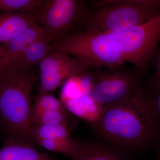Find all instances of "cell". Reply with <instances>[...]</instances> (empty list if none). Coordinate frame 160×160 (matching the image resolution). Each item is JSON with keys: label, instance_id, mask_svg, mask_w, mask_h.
<instances>
[{"label": "cell", "instance_id": "obj_23", "mask_svg": "<svg viewBox=\"0 0 160 160\" xmlns=\"http://www.w3.org/2000/svg\"><path fill=\"white\" fill-rule=\"evenodd\" d=\"M156 141H158V155H157V160H160V135Z\"/></svg>", "mask_w": 160, "mask_h": 160}, {"label": "cell", "instance_id": "obj_2", "mask_svg": "<svg viewBox=\"0 0 160 160\" xmlns=\"http://www.w3.org/2000/svg\"><path fill=\"white\" fill-rule=\"evenodd\" d=\"M38 79L33 67L15 63L0 72V130L33 146L31 94Z\"/></svg>", "mask_w": 160, "mask_h": 160}, {"label": "cell", "instance_id": "obj_18", "mask_svg": "<svg viewBox=\"0 0 160 160\" xmlns=\"http://www.w3.org/2000/svg\"><path fill=\"white\" fill-rule=\"evenodd\" d=\"M35 143L49 151L71 158L78 145V142L75 140L66 141L53 139H39L36 140Z\"/></svg>", "mask_w": 160, "mask_h": 160}, {"label": "cell", "instance_id": "obj_11", "mask_svg": "<svg viewBox=\"0 0 160 160\" xmlns=\"http://www.w3.org/2000/svg\"><path fill=\"white\" fill-rule=\"evenodd\" d=\"M72 160H129L125 152L108 144L95 141L78 142Z\"/></svg>", "mask_w": 160, "mask_h": 160}, {"label": "cell", "instance_id": "obj_1", "mask_svg": "<svg viewBox=\"0 0 160 160\" xmlns=\"http://www.w3.org/2000/svg\"><path fill=\"white\" fill-rule=\"evenodd\" d=\"M94 129L107 144L124 152L146 148L160 135L155 98L145 86L104 108Z\"/></svg>", "mask_w": 160, "mask_h": 160}, {"label": "cell", "instance_id": "obj_21", "mask_svg": "<svg viewBox=\"0 0 160 160\" xmlns=\"http://www.w3.org/2000/svg\"><path fill=\"white\" fill-rule=\"evenodd\" d=\"M11 64V59L8 51L2 46H0V72Z\"/></svg>", "mask_w": 160, "mask_h": 160}, {"label": "cell", "instance_id": "obj_9", "mask_svg": "<svg viewBox=\"0 0 160 160\" xmlns=\"http://www.w3.org/2000/svg\"><path fill=\"white\" fill-rule=\"evenodd\" d=\"M35 14L0 12V42L5 44L31 26L38 25Z\"/></svg>", "mask_w": 160, "mask_h": 160}, {"label": "cell", "instance_id": "obj_10", "mask_svg": "<svg viewBox=\"0 0 160 160\" xmlns=\"http://www.w3.org/2000/svg\"><path fill=\"white\" fill-rule=\"evenodd\" d=\"M0 160H57L45 152L36 150L34 146L15 138L3 139L0 149Z\"/></svg>", "mask_w": 160, "mask_h": 160}, {"label": "cell", "instance_id": "obj_20", "mask_svg": "<svg viewBox=\"0 0 160 160\" xmlns=\"http://www.w3.org/2000/svg\"><path fill=\"white\" fill-rule=\"evenodd\" d=\"M154 70L146 82V89L155 98L160 92V48L157 49L152 59Z\"/></svg>", "mask_w": 160, "mask_h": 160}, {"label": "cell", "instance_id": "obj_6", "mask_svg": "<svg viewBox=\"0 0 160 160\" xmlns=\"http://www.w3.org/2000/svg\"><path fill=\"white\" fill-rule=\"evenodd\" d=\"M109 34L126 63L147 72L160 42V14L141 25Z\"/></svg>", "mask_w": 160, "mask_h": 160}, {"label": "cell", "instance_id": "obj_7", "mask_svg": "<svg viewBox=\"0 0 160 160\" xmlns=\"http://www.w3.org/2000/svg\"><path fill=\"white\" fill-rule=\"evenodd\" d=\"M88 4L81 0H45L37 14L48 42L60 39L78 23H82Z\"/></svg>", "mask_w": 160, "mask_h": 160}, {"label": "cell", "instance_id": "obj_17", "mask_svg": "<svg viewBox=\"0 0 160 160\" xmlns=\"http://www.w3.org/2000/svg\"><path fill=\"white\" fill-rule=\"evenodd\" d=\"M45 0H0V12L37 14Z\"/></svg>", "mask_w": 160, "mask_h": 160}, {"label": "cell", "instance_id": "obj_16", "mask_svg": "<svg viewBox=\"0 0 160 160\" xmlns=\"http://www.w3.org/2000/svg\"><path fill=\"white\" fill-rule=\"evenodd\" d=\"M69 111H32L31 124L33 125H69Z\"/></svg>", "mask_w": 160, "mask_h": 160}, {"label": "cell", "instance_id": "obj_8", "mask_svg": "<svg viewBox=\"0 0 160 160\" xmlns=\"http://www.w3.org/2000/svg\"><path fill=\"white\" fill-rule=\"evenodd\" d=\"M39 92L51 93L72 78L83 77L90 67L66 52L54 51L39 64Z\"/></svg>", "mask_w": 160, "mask_h": 160}, {"label": "cell", "instance_id": "obj_12", "mask_svg": "<svg viewBox=\"0 0 160 160\" xmlns=\"http://www.w3.org/2000/svg\"><path fill=\"white\" fill-rule=\"evenodd\" d=\"M62 102L69 112L84 120L93 129L98 123L104 109L90 93Z\"/></svg>", "mask_w": 160, "mask_h": 160}, {"label": "cell", "instance_id": "obj_13", "mask_svg": "<svg viewBox=\"0 0 160 160\" xmlns=\"http://www.w3.org/2000/svg\"><path fill=\"white\" fill-rule=\"evenodd\" d=\"M43 38L44 29L36 25L26 29L2 46L8 51L12 63L33 43Z\"/></svg>", "mask_w": 160, "mask_h": 160}, {"label": "cell", "instance_id": "obj_15", "mask_svg": "<svg viewBox=\"0 0 160 160\" xmlns=\"http://www.w3.org/2000/svg\"><path fill=\"white\" fill-rule=\"evenodd\" d=\"M32 133L35 142L39 139H53L71 141L68 126L64 125H33L32 126Z\"/></svg>", "mask_w": 160, "mask_h": 160}, {"label": "cell", "instance_id": "obj_5", "mask_svg": "<svg viewBox=\"0 0 160 160\" xmlns=\"http://www.w3.org/2000/svg\"><path fill=\"white\" fill-rule=\"evenodd\" d=\"M146 72L125 64L113 68H95L88 74L90 93L103 108L122 101L146 86Z\"/></svg>", "mask_w": 160, "mask_h": 160}, {"label": "cell", "instance_id": "obj_3", "mask_svg": "<svg viewBox=\"0 0 160 160\" xmlns=\"http://www.w3.org/2000/svg\"><path fill=\"white\" fill-rule=\"evenodd\" d=\"M160 14V8L147 0H102L88 8L82 22L86 28L107 33L123 31L147 22Z\"/></svg>", "mask_w": 160, "mask_h": 160}, {"label": "cell", "instance_id": "obj_22", "mask_svg": "<svg viewBox=\"0 0 160 160\" xmlns=\"http://www.w3.org/2000/svg\"><path fill=\"white\" fill-rule=\"evenodd\" d=\"M155 101L158 114L159 118L160 120V92L156 97Z\"/></svg>", "mask_w": 160, "mask_h": 160}, {"label": "cell", "instance_id": "obj_14", "mask_svg": "<svg viewBox=\"0 0 160 160\" xmlns=\"http://www.w3.org/2000/svg\"><path fill=\"white\" fill-rule=\"evenodd\" d=\"M54 51L50 43L45 39H42L33 43L12 63L33 67Z\"/></svg>", "mask_w": 160, "mask_h": 160}, {"label": "cell", "instance_id": "obj_4", "mask_svg": "<svg viewBox=\"0 0 160 160\" xmlns=\"http://www.w3.org/2000/svg\"><path fill=\"white\" fill-rule=\"evenodd\" d=\"M52 45L55 51L66 52L90 68H113L126 63L109 33L92 28L67 34Z\"/></svg>", "mask_w": 160, "mask_h": 160}, {"label": "cell", "instance_id": "obj_19", "mask_svg": "<svg viewBox=\"0 0 160 160\" xmlns=\"http://www.w3.org/2000/svg\"><path fill=\"white\" fill-rule=\"evenodd\" d=\"M32 111H68L62 101L51 93L39 92L34 98Z\"/></svg>", "mask_w": 160, "mask_h": 160}]
</instances>
